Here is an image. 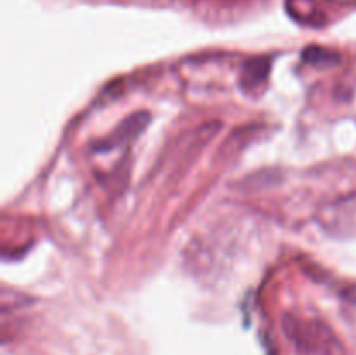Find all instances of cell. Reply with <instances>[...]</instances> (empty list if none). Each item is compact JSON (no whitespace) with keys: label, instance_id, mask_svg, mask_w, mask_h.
I'll list each match as a JSON object with an SVG mask.
<instances>
[{"label":"cell","instance_id":"cell-5","mask_svg":"<svg viewBox=\"0 0 356 355\" xmlns=\"http://www.w3.org/2000/svg\"><path fill=\"white\" fill-rule=\"evenodd\" d=\"M302 59L305 61H308L309 65H316V66H323V65H332V63H336V54H332L330 51H327V49L323 47H308L305 49V52H302Z\"/></svg>","mask_w":356,"mask_h":355},{"label":"cell","instance_id":"cell-1","mask_svg":"<svg viewBox=\"0 0 356 355\" xmlns=\"http://www.w3.org/2000/svg\"><path fill=\"white\" fill-rule=\"evenodd\" d=\"M284 333L302 355H343L341 341L334 331L320 320L287 315L284 319Z\"/></svg>","mask_w":356,"mask_h":355},{"label":"cell","instance_id":"cell-2","mask_svg":"<svg viewBox=\"0 0 356 355\" xmlns=\"http://www.w3.org/2000/svg\"><path fill=\"white\" fill-rule=\"evenodd\" d=\"M316 221L329 237L356 239V191L323 205L316 214Z\"/></svg>","mask_w":356,"mask_h":355},{"label":"cell","instance_id":"cell-3","mask_svg":"<svg viewBox=\"0 0 356 355\" xmlns=\"http://www.w3.org/2000/svg\"><path fill=\"white\" fill-rule=\"evenodd\" d=\"M148 122L149 115L146 113V111H139V113L131 115V117H127L125 120H122V124L117 125V129H115L104 141H101L99 145L96 146V150L99 148V152H108V150L115 148V146L124 145L125 141L132 139L134 136L141 134L146 129V125H148Z\"/></svg>","mask_w":356,"mask_h":355},{"label":"cell","instance_id":"cell-4","mask_svg":"<svg viewBox=\"0 0 356 355\" xmlns=\"http://www.w3.org/2000/svg\"><path fill=\"white\" fill-rule=\"evenodd\" d=\"M270 59L254 58L247 61L242 66V72H240V86H242V89L247 90V93H252V90L263 87L266 84L268 75H270Z\"/></svg>","mask_w":356,"mask_h":355}]
</instances>
